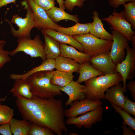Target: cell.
<instances>
[{
    "label": "cell",
    "mask_w": 135,
    "mask_h": 135,
    "mask_svg": "<svg viewBox=\"0 0 135 135\" xmlns=\"http://www.w3.org/2000/svg\"><path fill=\"white\" fill-rule=\"evenodd\" d=\"M131 41L133 48L135 49V34H133L132 36Z\"/></svg>",
    "instance_id": "b9f144b4"
},
{
    "label": "cell",
    "mask_w": 135,
    "mask_h": 135,
    "mask_svg": "<svg viewBox=\"0 0 135 135\" xmlns=\"http://www.w3.org/2000/svg\"><path fill=\"white\" fill-rule=\"evenodd\" d=\"M62 102L54 97L47 99L34 96L28 102L26 109L20 112L24 119L48 128L54 134H66L68 130Z\"/></svg>",
    "instance_id": "6da1fadb"
},
{
    "label": "cell",
    "mask_w": 135,
    "mask_h": 135,
    "mask_svg": "<svg viewBox=\"0 0 135 135\" xmlns=\"http://www.w3.org/2000/svg\"><path fill=\"white\" fill-rule=\"evenodd\" d=\"M0 134L2 135H12L9 123L0 125Z\"/></svg>",
    "instance_id": "8d00e7d4"
},
{
    "label": "cell",
    "mask_w": 135,
    "mask_h": 135,
    "mask_svg": "<svg viewBox=\"0 0 135 135\" xmlns=\"http://www.w3.org/2000/svg\"><path fill=\"white\" fill-rule=\"evenodd\" d=\"M85 86L76 81L72 80L65 86L62 87L61 91L63 92L68 96V100L65 103L66 106L71 105L75 101L80 100L85 98L84 94Z\"/></svg>",
    "instance_id": "5bb4252c"
},
{
    "label": "cell",
    "mask_w": 135,
    "mask_h": 135,
    "mask_svg": "<svg viewBox=\"0 0 135 135\" xmlns=\"http://www.w3.org/2000/svg\"><path fill=\"white\" fill-rule=\"evenodd\" d=\"M111 105L115 111L118 113L122 118L124 122L135 130V119L128 113L124 110L121 108L114 104L110 103Z\"/></svg>",
    "instance_id": "f546056e"
},
{
    "label": "cell",
    "mask_w": 135,
    "mask_h": 135,
    "mask_svg": "<svg viewBox=\"0 0 135 135\" xmlns=\"http://www.w3.org/2000/svg\"><path fill=\"white\" fill-rule=\"evenodd\" d=\"M92 22L82 24L78 22L74 26L67 28L59 26L56 31L73 36L89 33Z\"/></svg>",
    "instance_id": "d4e9b609"
},
{
    "label": "cell",
    "mask_w": 135,
    "mask_h": 135,
    "mask_svg": "<svg viewBox=\"0 0 135 135\" xmlns=\"http://www.w3.org/2000/svg\"><path fill=\"white\" fill-rule=\"evenodd\" d=\"M39 6L46 11L55 6V0H33Z\"/></svg>",
    "instance_id": "e575fe53"
},
{
    "label": "cell",
    "mask_w": 135,
    "mask_h": 135,
    "mask_svg": "<svg viewBox=\"0 0 135 135\" xmlns=\"http://www.w3.org/2000/svg\"><path fill=\"white\" fill-rule=\"evenodd\" d=\"M43 34L44 40V50L46 59H55L60 54V44L50 36Z\"/></svg>",
    "instance_id": "603a6c76"
},
{
    "label": "cell",
    "mask_w": 135,
    "mask_h": 135,
    "mask_svg": "<svg viewBox=\"0 0 135 135\" xmlns=\"http://www.w3.org/2000/svg\"><path fill=\"white\" fill-rule=\"evenodd\" d=\"M125 102L122 110L130 114L135 116V102L131 101L128 97L124 96Z\"/></svg>",
    "instance_id": "836d02e7"
},
{
    "label": "cell",
    "mask_w": 135,
    "mask_h": 135,
    "mask_svg": "<svg viewBox=\"0 0 135 135\" xmlns=\"http://www.w3.org/2000/svg\"><path fill=\"white\" fill-rule=\"evenodd\" d=\"M4 44H0V69L6 62L10 61L12 58L10 57V52L4 49Z\"/></svg>",
    "instance_id": "1f68e13d"
},
{
    "label": "cell",
    "mask_w": 135,
    "mask_h": 135,
    "mask_svg": "<svg viewBox=\"0 0 135 135\" xmlns=\"http://www.w3.org/2000/svg\"><path fill=\"white\" fill-rule=\"evenodd\" d=\"M24 8L26 10V16L22 18L18 15L13 16L11 22L6 19L5 20L9 24L11 32L14 36L18 38H30V33L32 29L35 27L32 10L26 0L22 2Z\"/></svg>",
    "instance_id": "277c9868"
},
{
    "label": "cell",
    "mask_w": 135,
    "mask_h": 135,
    "mask_svg": "<svg viewBox=\"0 0 135 135\" xmlns=\"http://www.w3.org/2000/svg\"><path fill=\"white\" fill-rule=\"evenodd\" d=\"M103 112V108L100 105L94 110L79 116L68 118L66 122V123L68 125L74 124L78 128L84 126L86 128L89 129L93 124L101 121Z\"/></svg>",
    "instance_id": "9c48e42d"
},
{
    "label": "cell",
    "mask_w": 135,
    "mask_h": 135,
    "mask_svg": "<svg viewBox=\"0 0 135 135\" xmlns=\"http://www.w3.org/2000/svg\"><path fill=\"white\" fill-rule=\"evenodd\" d=\"M126 88L130 92L133 99L135 100V81H131L126 84Z\"/></svg>",
    "instance_id": "74e56055"
},
{
    "label": "cell",
    "mask_w": 135,
    "mask_h": 135,
    "mask_svg": "<svg viewBox=\"0 0 135 135\" xmlns=\"http://www.w3.org/2000/svg\"><path fill=\"white\" fill-rule=\"evenodd\" d=\"M111 33L113 42L110 53L113 61L116 64L124 59L125 50L129 41L125 36L116 30H113Z\"/></svg>",
    "instance_id": "8fae6325"
},
{
    "label": "cell",
    "mask_w": 135,
    "mask_h": 135,
    "mask_svg": "<svg viewBox=\"0 0 135 135\" xmlns=\"http://www.w3.org/2000/svg\"><path fill=\"white\" fill-rule=\"evenodd\" d=\"M102 104L100 100L94 101L86 98L76 100L72 102L70 108L64 110V115L69 118L76 117L94 110Z\"/></svg>",
    "instance_id": "7c38bea8"
},
{
    "label": "cell",
    "mask_w": 135,
    "mask_h": 135,
    "mask_svg": "<svg viewBox=\"0 0 135 135\" xmlns=\"http://www.w3.org/2000/svg\"><path fill=\"white\" fill-rule=\"evenodd\" d=\"M55 60L56 70L72 74L78 73L80 64L75 60L60 56Z\"/></svg>",
    "instance_id": "d6986e66"
},
{
    "label": "cell",
    "mask_w": 135,
    "mask_h": 135,
    "mask_svg": "<svg viewBox=\"0 0 135 135\" xmlns=\"http://www.w3.org/2000/svg\"><path fill=\"white\" fill-rule=\"evenodd\" d=\"M74 77L72 74L54 70L50 82L52 84L62 87L68 84L73 80Z\"/></svg>",
    "instance_id": "4316f807"
},
{
    "label": "cell",
    "mask_w": 135,
    "mask_h": 135,
    "mask_svg": "<svg viewBox=\"0 0 135 135\" xmlns=\"http://www.w3.org/2000/svg\"><path fill=\"white\" fill-rule=\"evenodd\" d=\"M6 42L2 40H0V44H5Z\"/></svg>",
    "instance_id": "ee69618b"
},
{
    "label": "cell",
    "mask_w": 135,
    "mask_h": 135,
    "mask_svg": "<svg viewBox=\"0 0 135 135\" xmlns=\"http://www.w3.org/2000/svg\"><path fill=\"white\" fill-rule=\"evenodd\" d=\"M26 0L32 10L35 27L37 29H50L56 30L60 26L53 22L46 11L38 6L33 0Z\"/></svg>",
    "instance_id": "30bf717a"
},
{
    "label": "cell",
    "mask_w": 135,
    "mask_h": 135,
    "mask_svg": "<svg viewBox=\"0 0 135 135\" xmlns=\"http://www.w3.org/2000/svg\"><path fill=\"white\" fill-rule=\"evenodd\" d=\"M60 56L70 58L81 64L90 62V57L88 54L77 50L74 47L66 44H60Z\"/></svg>",
    "instance_id": "ac0fdd59"
},
{
    "label": "cell",
    "mask_w": 135,
    "mask_h": 135,
    "mask_svg": "<svg viewBox=\"0 0 135 135\" xmlns=\"http://www.w3.org/2000/svg\"><path fill=\"white\" fill-rule=\"evenodd\" d=\"M110 52L91 57L90 62L92 66L104 75L116 73V66L110 56Z\"/></svg>",
    "instance_id": "4fadbf2b"
},
{
    "label": "cell",
    "mask_w": 135,
    "mask_h": 135,
    "mask_svg": "<svg viewBox=\"0 0 135 135\" xmlns=\"http://www.w3.org/2000/svg\"><path fill=\"white\" fill-rule=\"evenodd\" d=\"M7 97V96H5L4 98H0V104L1 103V102H3V101H4L6 98Z\"/></svg>",
    "instance_id": "7bdbcfd3"
},
{
    "label": "cell",
    "mask_w": 135,
    "mask_h": 135,
    "mask_svg": "<svg viewBox=\"0 0 135 135\" xmlns=\"http://www.w3.org/2000/svg\"><path fill=\"white\" fill-rule=\"evenodd\" d=\"M92 18L93 21L90 28V33L95 36L101 39L112 40V35L104 29L101 20L99 16V13L97 11L92 12Z\"/></svg>",
    "instance_id": "e0dca14e"
},
{
    "label": "cell",
    "mask_w": 135,
    "mask_h": 135,
    "mask_svg": "<svg viewBox=\"0 0 135 135\" xmlns=\"http://www.w3.org/2000/svg\"><path fill=\"white\" fill-rule=\"evenodd\" d=\"M16 0H0V8L8 4L14 3Z\"/></svg>",
    "instance_id": "ab89813d"
},
{
    "label": "cell",
    "mask_w": 135,
    "mask_h": 135,
    "mask_svg": "<svg viewBox=\"0 0 135 135\" xmlns=\"http://www.w3.org/2000/svg\"><path fill=\"white\" fill-rule=\"evenodd\" d=\"M18 46L10 52V56H14L18 52H22L32 58L40 57L43 60L46 59L44 44L40 35H36L34 39L18 38L17 40Z\"/></svg>",
    "instance_id": "8992f818"
},
{
    "label": "cell",
    "mask_w": 135,
    "mask_h": 135,
    "mask_svg": "<svg viewBox=\"0 0 135 135\" xmlns=\"http://www.w3.org/2000/svg\"><path fill=\"white\" fill-rule=\"evenodd\" d=\"M123 84L119 82L108 89L105 92L104 99L123 109L124 104V96Z\"/></svg>",
    "instance_id": "2e32d148"
},
{
    "label": "cell",
    "mask_w": 135,
    "mask_h": 135,
    "mask_svg": "<svg viewBox=\"0 0 135 135\" xmlns=\"http://www.w3.org/2000/svg\"><path fill=\"white\" fill-rule=\"evenodd\" d=\"M58 3L59 7L64 10L65 8L64 6V0H56Z\"/></svg>",
    "instance_id": "60d3db41"
},
{
    "label": "cell",
    "mask_w": 135,
    "mask_h": 135,
    "mask_svg": "<svg viewBox=\"0 0 135 135\" xmlns=\"http://www.w3.org/2000/svg\"><path fill=\"white\" fill-rule=\"evenodd\" d=\"M41 32L43 34H46L50 36L60 44H69L78 51L83 52V48L81 45L72 36L50 29H42Z\"/></svg>",
    "instance_id": "9a60e30c"
},
{
    "label": "cell",
    "mask_w": 135,
    "mask_h": 135,
    "mask_svg": "<svg viewBox=\"0 0 135 135\" xmlns=\"http://www.w3.org/2000/svg\"><path fill=\"white\" fill-rule=\"evenodd\" d=\"M46 12L51 20L56 24L63 20H70L76 23L79 22L78 15L70 14L60 7L54 6Z\"/></svg>",
    "instance_id": "7402d4cb"
},
{
    "label": "cell",
    "mask_w": 135,
    "mask_h": 135,
    "mask_svg": "<svg viewBox=\"0 0 135 135\" xmlns=\"http://www.w3.org/2000/svg\"><path fill=\"white\" fill-rule=\"evenodd\" d=\"M14 84L10 92L15 97H21L30 100L34 96L30 90V86L26 79L15 80Z\"/></svg>",
    "instance_id": "44dd1931"
},
{
    "label": "cell",
    "mask_w": 135,
    "mask_h": 135,
    "mask_svg": "<svg viewBox=\"0 0 135 135\" xmlns=\"http://www.w3.org/2000/svg\"><path fill=\"white\" fill-rule=\"evenodd\" d=\"M118 73L96 76L84 82L86 98L94 101L104 99L105 92L109 88L122 81Z\"/></svg>",
    "instance_id": "3957f363"
},
{
    "label": "cell",
    "mask_w": 135,
    "mask_h": 135,
    "mask_svg": "<svg viewBox=\"0 0 135 135\" xmlns=\"http://www.w3.org/2000/svg\"><path fill=\"white\" fill-rule=\"evenodd\" d=\"M69 135H78V134H76V133H72V132H70V134H69Z\"/></svg>",
    "instance_id": "f6af8a7d"
},
{
    "label": "cell",
    "mask_w": 135,
    "mask_h": 135,
    "mask_svg": "<svg viewBox=\"0 0 135 135\" xmlns=\"http://www.w3.org/2000/svg\"><path fill=\"white\" fill-rule=\"evenodd\" d=\"M82 46L83 52L90 57L110 52L112 40L98 38L90 33L72 36Z\"/></svg>",
    "instance_id": "5b68a950"
},
{
    "label": "cell",
    "mask_w": 135,
    "mask_h": 135,
    "mask_svg": "<svg viewBox=\"0 0 135 135\" xmlns=\"http://www.w3.org/2000/svg\"><path fill=\"white\" fill-rule=\"evenodd\" d=\"M135 2V0H109L110 5L112 7L116 8L122 4L123 5L126 2Z\"/></svg>",
    "instance_id": "d590c367"
},
{
    "label": "cell",
    "mask_w": 135,
    "mask_h": 135,
    "mask_svg": "<svg viewBox=\"0 0 135 135\" xmlns=\"http://www.w3.org/2000/svg\"><path fill=\"white\" fill-rule=\"evenodd\" d=\"M14 111L8 106L0 104V125L9 123L14 115Z\"/></svg>",
    "instance_id": "f1b7e54d"
},
{
    "label": "cell",
    "mask_w": 135,
    "mask_h": 135,
    "mask_svg": "<svg viewBox=\"0 0 135 135\" xmlns=\"http://www.w3.org/2000/svg\"><path fill=\"white\" fill-rule=\"evenodd\" d=\"M112 14L102 19L106 21L110 26V28L116 30L125 36L129 41H131L132 36L135 33L132 28L131 24L124 17L122 11L117 12L114 10Z\"/></svg>",
    "instance_id": "ba28073f"
},
{
    "label": "cell",
    "mask_w": 135,
    "mask_h": 135,
    "mask_svg": "<svg viewBox=\"0 0 135 135\" xmlns=\"http://www.w3.org/2000/svg\"><path fill=\"white\" fill-rule=\"evenodd\" d=\"M122 125V127L123 130V135H134L135 133L134 131V130L130 127H128L127 125L126 124L123 122Z\"/></svg>",
    "instance_id": "f35d334b"
},
{
    "label": "cell",
    "mask_w": 135,
    "mask_h": 135,
    "mask_svg": "<svg viewBox=\"0 0 135 135\" xmlns=\"http://www.w3.org/2000/svg\"><path fill=\"white\" fill-rule=\"evenodd\" d=\"M54 70L34 73L26 79L34 95L41 98H50L62 95L61 87L51 83Z\"/></svg>",
    "instance_id": "7a4b0ae2"
},
{
    "label": "cell",
    "mask_w": 135,
    "mask_h": 135,
    "mask_svg": "<svg viewBox=\"0 0 135 135\" xmlns=\"http://www.w3.org/2000/svg\"><path fill=\"white\" fill-rule=\"evenodd\" d=\"M9 124L13 135H28L32 123L24 119L20 120L12 118Z\"/></svg>",
    "instance_id": "484cf974"
},
{
    "label": "cell",
    "mask_w": 135,
    "mask_h": 135,
    "mask_svg": "<svg viewBox=\"0 0 135 135\" xmlns=\"http://www.w3.org/2000/svg\"><path fill=\"white\" fill-rule=\"evenodd\" d=\"M123 5L124 8L122 11L123 15L131 24L132 29L135 30V2H129Z\"/></svg>",
    "instance_id": "83f0119b"
},
{
    "label": "cell",
    "mask_w": 135,
    "mask_h": 135,
    "mask_svg": "<svg viewBox=\"0 0 135 135\" xmlns=\"http://www.w3.org/2000/svg\"><path fill=\"white\" fill-rule=\"evenodd\" d=\"M86 0H65L64 6L65 8L72 12L75 6L82 7L84 5V2Z\"/></svg>",
    "instance_id": "d6a6232c"
},
{
    "label": "cell",
    "mask_w": 135,
    "mask_h": 135,
    "mask_svg": "<svg viewBox=\"0 0 135 135\" xmlns=\"http://www.w3.org/2000/svg\"><path fill=\"white\" fill-rule=\"evenodd\" d=\"M78 73L79 76L76 81L80 84L93 78L104 75L94 68L90 62H85L80 64Z\"/></svg>",
    "instance_id": "cb8c5ba5"
},
{
    "label": "cell",
    "mask_w": 135,
    "mask_h": 135,
    "mask_svg": "<svg viewBox=\"0 0 135 135\" xmlns=\"http://www.w3.org/2000/svg\"><path fill=\"white\" fill-rule=\"evenodd\" d=\"M50 129L35 123H32L28 135H54Z\"/></svg>",
    "instance_id": "4dcf8cb0"
},
{
    "label": "cell",
    "mask_w": 135,
    "mask_h": 135,
    "mask_svg": "<svg viewBox=\"0 0 135 135\" xmlns=\"http://www.w3.org/2000/svg\"><path fill=\"white\" fill-rule=\"evenodd\" d=\"M55 60L54 59H46L42 60L39 66L33 68L26 73L21 74H10V78L15 80L17 79H25L30 75L40 71H50L55 68Z\"/></svg>",
    "instance_id": "ffe728a7"
},
{
    "label": "cell",
    "mask_w": 135,
    "mask_h": 135,
    "mask_svg": "<svg viewBox=\"0 0 135 135\" xmlns=\"http://www.w3.org/2000/svg\"><path fill=\"white\" fill-rule=\"evenodd\" d=\"M126 54L124 59L116 64V71L121 75L124 93L126 92L127 80H131L135 76V49L130 48L128 45L126 47Z\"/></svg>",
    "instance_id": "52a82bcc"
}]
</instances>
